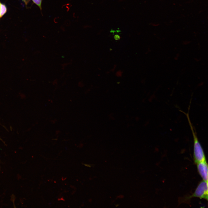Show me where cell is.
Listing matches in <instances>:
<instances>
[{"mask_svg":"<svg viewBox=\"0 0 208 208\" xmlns=\"http://www.w3.org/2000/svg\"><path fill=\"white\" fill-rule=\"evenodd\" d=\"M185 115L191 130L194 141L193 156L194 162L197 163L206 159L203 148L198 141L195 130L193 126L190 118L189 113H185L180 110Z\"/></svg>","mask_w":208,"mask_h":208,"instance_id":"1","label":"cell"},{"mask_svg":"<svg viewBox=\"0 0 208 208\" xmlns=\"http://www.w3.org/2000/svg\"><path fill=\"white\" fill-rule=\"evenodd\" d=\"M193 197L208 200V182L203 180L198 184L194 193L191 195L185 197L183 201H186Z\"/></svg>","mask_w":208,"mask_h":208,"instance_id":"2","label":"cell"},{"mask_svg":"<svg viewBox=\"0 0 208 208\" xmlns=\"http://www.w3.org/2000/svg\"><path fill=\"white\" fill-rule=\"evenodd\" d=\"M196 164L198 172L203 180L208 182V164L206 159Z\"/></svg>","mask_w":208,"mask_h":208,"instance_id":"3","label":"cell"},{"mask_svg":"<svg viewBox=\"0 0 208 208\" xmlns=\"http://www.w3.org/2000/svg\"><path fill=\"white\" fill-rule=\"evenodd\" d=\"M7 10L6 6L0 2V18L6 13Z\"/></svg>","mask_w":208,"mask_h":208,"instance_id":"4","label":"cell"},{"mask_svg":"<svg viewBox=\"0 0 208 208\" xmlns=\"http://www.w3.org/2000/svg\"><path fill=\"white\" fill-rule=\"evenodd\" d=\"M33 2L35 3L36 5H37L40 8V10H41L42 6V0H31Z\"/></svg>","mask_w":208,"mask_h":208,"instance_id":"5","label":"cell"},{"mask_svg":"<svg viewBox=\"0 0 208 208\" xmlns=\"http://www.w3.org/2000/svg\"><path fill=\"white\" fill-rule=\"evenodd\" d=\"M114 38L115 40H118L120 39V37L118 35L116 34L114 36Z\"/></svg>","mask_w":208,"mask_h":208,"instance_id":"6","label":"cell"},{"mask_svg":"<svg viewBox=\"0 0 208 208\" xmlns=\"http://www.w3.org/2000/svg\"><path fill=\"white\" fill-rule=\"evenodd\" d=\"M124 196L122 195H120L117 196V198H118L120 199L122 198H124Z\"/></svg>","mask_w":208,"mask_h":208,"instance_id":"7","label":"cell"},{"mask_svg":"<svg viewBox=\"0 0 208 208\" xmlns=\"http://www.w3.org/2000/svg\"><path fill=\"white\" fill-rule=\"evenodd\" d=\"M22 1L25 3V4H27L29 0H22Z\"/></svg>","mask_w":208,"mask_h":208,"instance_id":"8","label":"cell"},{"mask_svg":"<svg viewBox=\"0 0 208 208\" xmlns=\"http://www.w3.org/2000/svg\"><path fill=\"white\" fill-rule=\"evenodd\" d=\"M117 75L118 76H120L121 75V73L120 72H118L117 73Z\"/></svg>","mask_w":208,"mask_h":208,"instance_id":"9","label":"cell"},{"mask_svg":"<svg viewBox=\"0 0 208 208\" xmlns=\"http://www.w3.org/2000/svg\"><path fill=\"white\" fill-rule=\"evenodd\" d=\"M60 133V131L58 130L56 131V134H58Z\"/></svg>","mask_w":208,"mask_h":208,"instance_id":"10","label":"cell"},{"mask_svg":"<svg viewBox=\"0 0 208 208\" xmlns=\"http://www.w3.org/2000/svg\"><path fill=\"white\" fill-rule=\"evenodd\" d=\"M52 120L51 121L52 123L53 124L55 123V122H56V121H55L56 120Z\"/></svg>","mask_w":208,"mask_h":208,"instance_id":"11","label":"cell"}]
</instances>
